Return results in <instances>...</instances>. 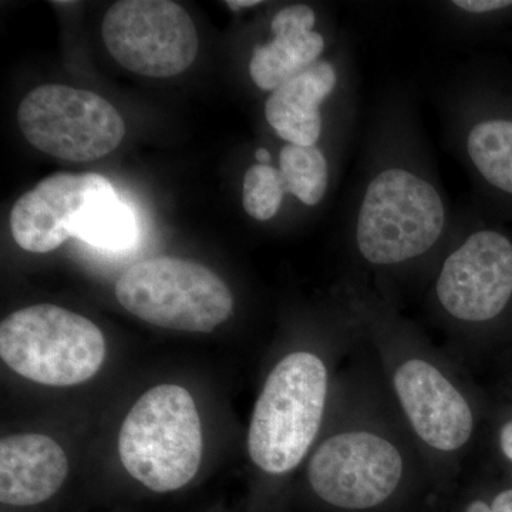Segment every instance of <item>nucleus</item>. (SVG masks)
<instances>
[{"instance_id": "obj_4", "label": "nucleus", "mask_w": 512, "mask_h": 512, "mask_svg": "<svg viewBox=\"0 0 512 512\" xmlns=\"http://www.w3.org/2000/svg\"><path fill=\"white\" fill-rule=\"evenodd\" d=\"M0 356L18 375L66 387L97 375L106 339L92 320L52 303L12 313L0 325Z\"/></svg>"}, {"instance_id": "obj_3", "label": "nucleus", "mask_w": 512, "mask_h": 512, "mask_svg": "<svg viewBox=\"0 0 512 512\" xmlns=\"http://www.w3.org/2000/svg\"><path fill=\"white\" fill-rule=\"evenodd\" d=\"M446 224V204L429 180L409 168H384L363 192L357 249L373 265L403 264L429 252Z\"/></svg>"}, {"instance_id": "obj_5", "label": "nucleus", "mask_w": 512, "mask_h": 512, "mask_svg": "<svg viewBox=\"0 0 512 512\" xmlns=\"http://www.w3.org/2000/svg\"><path fill=\"white\" fill-rule=\"evenodd\" d=\"M117 301L131 315L158 328L210 333L227 322L234 298L227 284L197 262L146 259L116 284Z\"/></svg>"}, {"instance_id": "obj_22", "label": "nucleus", "mask_w": 512, "mask_h": 512, "mask_svg": "<svg viewBox=\"0 0 512 512\" xmlns=\"http://www.w3.org/2000/svg\"><path fill=\"white\" fill-rule=\"evenodd\" d=\"M262 2L259 0H227L225 5L232 10H242L248 8H255V6L261 5Z\"/></svg>"}, {"instance_id": "obj_21", "label": "nucleus", "mask_w": 512, "mask_h": 512, "mask_svg": "<svg viewBox=\"0 0 512 512\" xmlns=\"http://www.w3.org/2000/svg\"><path fill=\"white\" fill-rule=\"evenodd\" d=\"M500 444L505 456L512 460V421L505 424L500 433Z\"/></svg>"}, {"instance_id": "obj_6", "label": "nucleus", "mask_w": 512, "mask_h": 512, "mask_svg": "<svg viewBox=\"0 0 512 512\" xmlns=\"http://www.w3.org/2000/svg\"><path fill=\"white\" fill-rule=\"evenodd\" d=\"M18 124L37 150L72 163L109 156L126 134L113 104L99 94L63 84L33 89L19 104Z\"/></svg>"}, {"instance_id": "obj_2", "label": "nucleus", "mask_w": 512, "mask_h": 512, "mask_svg": "<svg viewBox=\"0 0 512 512\" xmlns=\"http://www.w3.org/2000/svg\"><path fill=\"white\" fill-rule=\"evenodd\" d=\"M328 372L318 356L295 352L266 379L248 431L252 461L269 474L293 470L311 448L325 412Z\"/></svg>"}, {"instance_id": "obj_12", "label": "nucleus", "mask_w": 512, "mask_h": 512, "mask_svg": "<svg viewBox=\"0 0 512 512\" xmlns=\"http://www.w3.org/2000/svg\"><path fill=\"white\" fill-rule=\"evenodd\" d=\"M69 474L66 453L52 437L23 433L0 441V501L15 507L45 503Z\"/></svg>"}, {"instance_id": "obj_24", "label": "nucleus", "mask_w": 512, "mask_h": 512, "mask_svg": "<svg viewBox=\"0 0 512 512\" xmlns=\"http://www.w3.org/2000/svg\"><path fill=\"white\" fill-rule=\"evenodd\" d=\"M467 512H491V507H488L483 501H474V503L467 508Z\"/></svg>"}, {"instance_id": "obj_7", "label": "nucleus", "mask_w": 512, "mask_h": 512, "mask_svg": "<svg viewBox=\"0 0 512 512\" xmlns=\"http://www.w3.org/2000/svg\"><path fill=\"white\" fill-rule=\"evenodd\" d=\"M104 45L124 69L147 77H173L194 63L200 49L187 10L170 0H121L101 26Z\"/></svg>"}, {"instance_id": "obj_8", "label": "nucleus", "mask_w": 512, "mask_h": 512, "mask_svg": "<svg viewBox=\"0 0 512 512\" xmlns=\"http://www.w3.org/2000/svg\"><path fill=\"white\" fill-rule=\"evenodd\" d=\"M309 483L326 503L348 510L382 504L403 476V458L390 441L369 431L330 437L313 454Z\"/></svg>"}, {"instance_id": "obj_16", "label": "nucleus", "mask_w": 512, "mask_h": 512, "mask_svg": "<svg viewBox=\"0 0 512 512\" xmlns=\"http://www.w3.org/2000/svg\"><path fill=\"white\" fill-rule=\"evenodd\" d=\"M467 156L491 187L512 195V120H481L470 128Z\"/></svg>"}, {"instance_id": "obj_1", "label": "nucleus", "mask_w": 512, "mask_h": 512, "mask_svg": "<svg viewBox=\"0 0 512 512\" xmlns=\"http://www.w3.org/2000/svg\"><path fill=\"white\" fill-rule=\"evenodd\" d=\"M121 463L131 477L156 493L190 483L200 468V414L188 390L160 384L131 407L119 434Z\"/></svg>"}, {"instance_id": "obj_10", "label": "nucleus", "mask_w": 512, "mask_h": 512, "mask_svg": "<svg viewBox=\"0 0 512 512\" xmlns=\"http://www.w3.org/2000/svg\"><path fill=\"white\" fill-rule=\"evenodd\" d=\"M111 188L100 174L49 175L13 205L10 229L16 244L33 254L55 251L72 238L74 221L84 208Z\"/></svg>"}, {"instance_id": "obj_11", "label": "nucleus", "mask_w": 512, "mask_h": 512, "mask_svg": "<svg viewBox=\"0 0 512 512\" xmlns=\"http://www.w3.org/2000/svg\"><path fill=\"white\" fill-rule=\"evenodd\" d=\"M393 382L404 413L424 443L454 451L470 440L473 412L439 369L424 360H409L396 370Z\"/></svg>"}, {"instance_id": "obj_17", "label": "nucleus", "mask_w": 512, "mask_h": 512, "mask_svg": "<svg viewBox=\"0 0 512 512\" xmlns=\"http://www.w3.org/2000/svg\"><path fill=\"white\" fill-rule=\"evenodd\" d=\"M279 173L286 194L306 207H316L329 188V163L318 146L285 144L279 151Z\"/></svg>"}, {"instance_id": "obj_13", "label": "nucleus", "mask_w": 512, "mask_h": 512, "mask_svg": "<svg viewBox=\"0 0 512 512\" xmlns=\"http://www.w3.org/2000/svg\"><path fill=\"white\" fill-rule=\"evenodd\" d=\"M315 26L316 13L311 6H285L276 13L271 40L255 47L249 62V76L258 89L275 92L319 62L326 42Z\"/></svg>"}, {"instance_id": "obj_19", "label": "nucleus", "mask_w": 512, "mask_h": 512, "mask_svg": "<svg viewBox=\"0 0 512 512\" xmlns=\"http://www.w3.org/2000/svg\"><path fill=\"white\" fill-rule=\"evenodd\" d=\"M453 6L470 15H485L511 8L512 0H457Z\"/></svg>"}, {"instance_id": "obj_20", "label": "nucleus", "mask_w": 512, "mask_h": 512, "mask_svg": "<svg viewBox=\"0 0 512 512\" xmlns=\"http://www.w3.org/2000/svg\"><path fill=\"white\" fill-rule=\"evenodd\" d=\"M491 512H512V490L504 491L494 498Z\"/></svg>"}, {"instance_id": "obj_15", "label": "nucleus", "mask_w": 512, "mask_h": 512, "mask_svg": "<svg viewBox=\"0 0 512 512\" xmlns=\"http://www.w3.org/2000/svg\"><path fill=\"white\" fill-rule=\"evenodd\" d=\"M137 222L133 211L120 200L116 190L94 198L76 218L72 237L92 247L121 251L130 248L137 239Z\"/></svg>"}, {"instance_id": "obj_23", "label": "nucleus", "mask_w": 512, "mask_h": 512, "mask_svg": "<svg viewBox=\"0 0 512 512\" xmlns=\"http://www.w3.org/2000/svg\"><path fill=\"white\" fill-rule=\"evenodd\" d=\"M255 158L258 164H271V153L266 148H258L255 151Z\"/></svg>"}, {"instance_id": "obj_18", "label": "nucleus", "mask_w": 512, "mask_h": 512, "mask_svg": "<svg viewBox=\"0 0 512 512\" xmlns=\"http://www.w3.org/2000/svg\"><path fill=\"white\" fill-rule=\"evenodd\" d=\"M244 204L249 217L256 221H271L281 210L286 194L279 168L271 164H255L244 177Z\"/></svg>"}, {"instance_id": "obj_14", "label": "nucleus", "mask_w": 512, "mask_h": 512, "mask_svg": "<svg viewBox=\"0 0 512 512\" xmlns=\"http://www.w3.org/2000/svg\"><path fill=\"white\" fill-rule=\"evenodd\" d=\"M339 82L335 64L318 63L269 94L265 117L276 136L295 146H316L322 136V104Z\"/></svg>"}, {"instance_id": "obj_9", "label": "nucleus", "mask_w": 512, "mask_h": 512, "mask_svg": "<svg viewBox=\"0 0 512 512\" xmlns=\"http://www.w3.org/2000/svg\"><path fill=\"white\" fill-rule=\"evenodd\" d=\"M444 311L463 322L497 318L512 298V242L491 229L474 232L447 256L436 284Z\"/></svg>"}]
</instances>
